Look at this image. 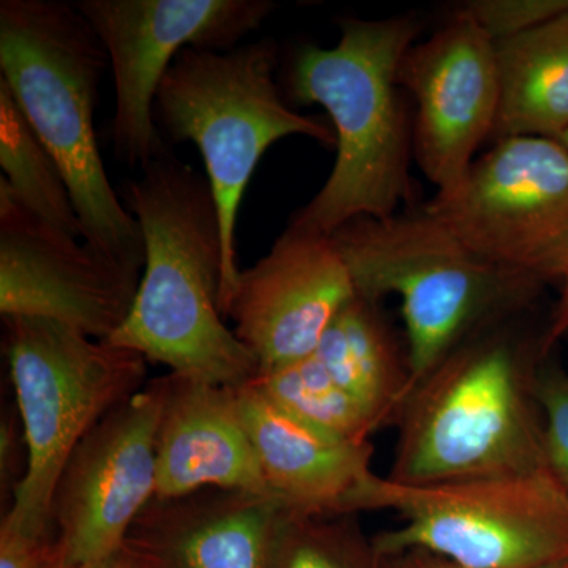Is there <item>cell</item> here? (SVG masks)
<instances>
[{"label":"cell","instance_id":"obj_1","mask_svg":"<svg viewBox=\"0 0 568 568\" xmlns=\"http://www.w3.org/2000/svg\"><path fill=\"white\" fill-rule=\"evenodd\" d=\"M125 203L140 223L145 263L132 310L106 342L178 375L248 384L260 368L220 310L222 227L207 178L166 151L129 182Z\"/></svg>","mask_w":568,"mask_h":568},{"label":"cell","instance_id":"obj_2","mask_svg":"<svg viewBox=\"0 0 568 568\" xmlns=\"http://www.w3.org/2000/svg\"><path fill=\"white\" fill-rule=\"evenodd\" d=\"M334 48L306 44L291 70V95L321 104L334 125L336 159L323 189L287 227L331 237L361 216L388 219L414 201L410 138L398 93V67L418 24L410 14L339 22Z\"/></svg>","mask_w":568,"mask_h":568},{"label":"cell","instance_id":"obj_3","mask_svg":"<svg viewBox=\"0 0 568 568\" xmlns=\"http://www.w3.org/2000/svg\"><path fill=\"white\" fill-rule=\"evenodd\" d=\"M110 67L77 3L0 2V81L65 179L82 242L141 272L144 239L112 189L95 132L97 99Z\"/></svg>","mask_w":568,"mask_h":568},{"label":"cell","instance_id":"obj_4","mask_svg":"<svg viewBox=\"0 0 568 568\" xmlns=\"http://www.w3.org/2000/svg\"><path fill=\"white\" fill-rule=\"evenodd\" d=\"M506 321L463 343L407 399L390 480L436 485L549 473L544 428L530 406L528 349Z\"/></svg>","mask_w":568,"mask_h":568},{"label":"cell","instance_id":"obj_5","mask_svg":"<svg viewBox=\"0 0 568 568\" xmlns=\"http://www.w3.org/2000/svg\"><path fill=\"white\" fill-rule=\"evenodd\" d=\"M331 237L358 294L402 298L410 395L463 343L508 320L540 286L488 263L424 209L361 216Z\"/></svg>","mask_w":568,"mask_h":568},{"label":"cell","instance_id":"obj_6","mask_svg":"<svg viewBox=\"0 0 568 568\" xmlns=\"http://www.w3.org/2000/svg\"><path fill=\"white\" fill-rule=\"evenodd\" d=\"M275 67L272 40L231 51L186 48L164 74L153 103L164 141H192L203 156L222 227L223 316L241 274L235 239L239 209L264 153L287 136L335 145L334 129L327 123L284 103L274 80Z\"/></svg>","mask_w":568,"mask_h":568},{"label":"cell","instance_id":"obj_7","mask_svg":"<svg viewBox=\"0 0 568 568\" xmlns=\"http://www.w3.org/2000/svg\"><path fill=\"white\" fill-rule=\"evenodd\" d=\"M3 347L29 458L2 521L52 537V495L63 466L93 426L141 390L148 361L44 317H3Z\"/></svg>","mask_w":568,"mask_h":568},{"label":"cell","instance_id":"obj_8","mask_svg":"<svg viewBox=\"0 0 568 568\" xmlns=\"http://www.w3.org/2000/svg\"><path fill=\"white\" fill-rule=\"evenodd\" d=\"M394 510L402 528L372 538L381 558L426 549L467 568L568 564V495L551 473L436 485L373 477L355 514Z\"/></svg>","mask_w":568,"mask_h":568},{"label":"cell","instance_id":"obj_9","mask_svg":"<svg viewBox=\"0 0 568 568\" xmlns=\"http://www.w3.org/2000/svg\"><path fill=\"white\" fill-rule=\"evenodd\" d=\"M424 211L497 267L540 284L567 274L568 151L559 141H496Z\"/></svg>","mask_w":568,"mask_h":568},{"label":"cell","instance_id":"obj_10","mask_svg":"<svg viewBox=\"0 0 568 568\" xmlns=\"http://www.w3.org/2000/svg\"><path fill=\"white\" fill-rule=\"evenodd\" d=\"M114 80L115 160L144 170L168 151L153 118L164 74L186 48L231 51L271 17L268 0H82Z\"/></svg>","mask_w":568,"mask_h":568},{"label":"cell","instance_id":"obj_11","mask_svg":"<svg viewBox=\"0 0 568 568\" xmlns=\"http://www.w3.org/2000/svg\"><path fill=\"white\" fill-rule=\"evenodd\" d=\"M164 379H153L88 433L63 466L51 503L52 568L102 562L125 545L156 496V429Z\"/></svg>","mask_w":568,"mask_h":568},{"label":"cell","instance_id":"obj_12","mask_svg":"<svg viewBox=\"0 0 568 568\" xmlns=\"http://www.w3.org/2000/svg\"><path fill=\"white\" fill-rule=\"evenodd\" d=\"M141 272L29 212L0 179V315L44 317L106 342L132 310Z\"/></svg>","mask_w":568,"mask_h":568},{"label":"cell","instance_id":"obj_13","mask_svg":"<svg viewBox=\"0 0 568 568\" xmlns=\"http://www.w3.org/2000/svg\"><path fill=\"white\" fill-rule=\"evenodd\" d=\"M398 85L417 102L414 152L420 170L448 190L462 181L477 149L495 132L499 110L496 43L465 9L398 67Z\"/></svg>","mask_w":568,"mask_h":568},{"label":"cell","instance_id":"obj_14","mask_svg":"<svg viewBox=\"0 0 568 568\" xmlns=\"http://www.w3.org/2000/svg\"><path fill=\"white\" fill-rule=\"evenodd\" d=\"M357 294L327 235L286 231L271 252L241 271L224 317L256 358L257 375L315 353L334 317Z\"/></svg>","mask_w":568,"mask_h":568},{"label":"cell","instance_id":"obj_15","mask_svg":"<svg viewBox=\"0 0 568 568\" xmlns=\"http://www.w3.org/2000/svg\"><path fill=\"white\" fill-rule=\"evenodd\" d=\"M291 508L278 497L234 489L153 497L125 545L151 568H271Z\"/></svg>","mask_w":568,"mask_h":568},{"label":"cell","instance_id":"obj_16","mask_svg":"<svg viewBox=\"0 0 568 568\" xmlns=\"http://www.w3.org/2000/svg\"><path fill=\"white\" fill-rule=\"evenodd\" d=\"M163 379L155 497L170 499L207 488L274 496L239 413L234 387L178 373Z\"/></svg>","mask_w":568,"mask_h":568},{"label":"cell","instance_id":"obj_17","mask_svg":"<svg viewBox=\"0 0 568 568\" xmlns=\"http://www.w3.org/2000/svg\"><path fill=\"white\" fill-rule=\"evenodd\" d=\"M234 392L272 495L306 514L354 515L358 496L375 477L372 444L306 424L252 383Z\"/></svg>","mask_w":568,"mask_h":568},{"label":"cell","instance_id":"obj_18","mask_svg":"<svg viewBox=\"0 0 568 568\" xmlns=\"http://www.w3.org/2000/svg\"><path fill=\"white\" fill-rule=\"evenodd\" d=\"M499 110L493 140L560 136L568 129V11L496 41Z\"/></svg>","mask_w":568,"mask_h":568},{"label":"cell","instance_id":"obj_19","mask_svg":"<svg viewBox=\"0 0 568 568\" xmlns=\"http://www.w3.org/2000/svg\"><path fill=\"white\" fill-rule=\"evenodd\" d=\"M313 354L332 379L381 425L402 416L410 396L409 365L399 357L376 301L355 294L328 325Z\"/></svg>","mask_w":568,"mask_h":568},{"label":"cell","instance_id":"obj_20","mask_svg":"<svg viewBox=\"0 0 568 568\" xmlns=\"http://www.w3.org/2000/svg\"><path fill=\"white\" fill-rule=\"evenodd\" d=\"M0 166L3 181L29 212L55 230L82 239L80 216L58 163L0 81Z\"/></svg>","mask_w":568,"mask_h":568},{"label":"cell","instance_id":"obj_21","mask_svg":"<svg viewBox=\"0 0 568 568\" xmlns=\"http://www.w3.org/2000/svg\"><path fill=\"white\" fill-rule=\"evenodd\" d=\"M250 383L293 416L347 440L366 443L381 425L358 399L332 379L315 354L261 373Z\"/></svg>","mask_w":568,"mask_h":568},{"label":"cell","instance_id":"obj_22","mask_svg":"<svg viewBox=\"0 0 568 568\" xmlns=\"http://www.w3.org/2000/svg\"><path fill=\"white\" fill-rule=\"evenodd\" d=\"M271 568H384L373 540L351 515L291 508L276 540Z\"/></svg>","mask_w":568,"mask_h":568},{"label":"cell","instance_id":"obj_23","mask_svg":"<svg viewBox=\"0 0 568 568\" xmlns=\"http://www.w3.org/2000/svg\"><path fill=\"white\" fill-rule=\"evenodd\" d=\"M534 398L544 413V443L549 473L568 495V376L562 373H536Z\"/></svg>","mask_w":568,"mask_h":568},{"label":"cell","instance_id":"obj_24","mask_svg":"<svg viewBox=\"0 0 568 568\" xmlns=\"http://www.w3.org/2000/svg\"><path fill=\"white\" fill-rule=\"evenodd\" d=\"M463 9L496 43L566 13L568 0H477Z\"/></svg>","mask_w":568,"mask_h":568},{"label":"cell","instance_id":"obj_25","mask_svg":"<svg viewBox=\"0 0 568 568\" xmlns=\"http://www.w3.org/2000/svg\"><path fill=\"white\" fill-rule=\"evenodd\" d=\"M52 537H37L2 521L0 526V568H47Z\"/></svg>","mask_w":568,"mask_h":568},{"label":"cell","instance_id":"obj_26","mask_svg":"<svg viewBox=\"0 0 568 568\" xmlns=\"http://www.w3.org/2000/svg\"><path fill=\"white\" fill-rule=\"evenodd\" d=\"M21 452L28 454L24 426H22L18 407H11L9 413L3 414L0 425V485H2V497L6 491L14 497L17 488L20 487L21 476H18V459ZM29 458V454H28Z\"/></svg>","mask_w":568,"mask_h":568},{"label":"cell","instance_id":"obj_27","mask_svg":"<svg viewBox=\"0 0 568 568\" xmlns=\"http://www.w3.org/2000/svg\"><path fill=\"white\" fill-rule=\"evenodd\" d=\"M384 568H467L426 549H406L383 558Z\"/></svg>","mask_w":568,"mask_h":568},{"label":"cell","instance_id":"obj_28","mask_svg":"<svg viewBox=\"0 0 568 568\" xmlns=\"http://www.w3.org/2000/svg\"><path fill=\"white\" fill-rule=\"evenodd\" d=\"M47 568H52L48 566ZM84 568H151L144 559L138 555L134 549L130 548L129 545H123L119 551L110 558L102 560V562L93 564V566Z\"/></svg>","mask_w":568,"mask_h":568},{"label":"cell","instance_id":"obj_29","mask_svg":"<svg viewBox=\"0 0 568 568\" xmlns=\"http://www.w3.org/2000/svg\"><path fill=\"white\" fill-rule=\"evenodd\" d=\"M562 297H560L558 315H556L555 324H552L551 332H549L548 335V343H551L556 336L568 331V271L567 274L562 276Z\"/></svg>","mask_w":568,"mask_h":568},{"label":"cell","instance_id":"obj_30","mask_svg":"<svg viewBox=\"0 0 568 568\" xmlns=\"http://www.w3.org/2000/svg\"><path fill=\"white\" fill-rule=\"evenodd\" d=\"M556 141H559L568 151V129L560 136L556 138Z\"/></svg>","mask_w":568,"mask_h":568},{"label":"cell","instance_id":"obj_31","mask_svg":"<svg viewBox=\"0 0 568 568\" xmlns=\"http://www.w3.org/2000/svg\"><path fill=\"white\" fill-rule=\"evenodd\" d=\"M547 568H568V564H564V566H555V567H547Z\"/></svg>","mask_w":568,"mask_h":568}]
</instances>
